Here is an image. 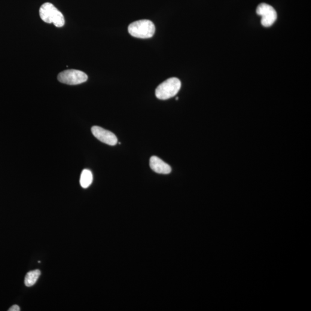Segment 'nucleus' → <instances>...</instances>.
I'll return each mask as SVG.
<instances>
[{
	"label": "nucleus",
	"mask_w": 311,
	"mask_h": 311,
	"mask_svg": "<svg viewBox=\"0 0 311 311\" xmlns=\"http://www.w3.org/2000/svg\"><path fill=\"white\" fill-rule=\"evenodd\" d=\"M257 14L262 17V25L265 27H269L275 23L277 19V14L275 10L271 5L262 3L258 6Z\"/></svg>",
	"instance_id": "nucleus-5"
},
{
	"label": "nucleus",
	"mask_w": 311,
	"mask_h": 311,
	"mask_svg": "<svg viewBox=\"0 0 311 311\" xmlns=\"http://www.w3.org/2000/svg\"><path fill=\"white\" fill-rule=\"evenodd\" d=\"M93 181V175L91 171L85 169L82 171L80 183L81 187L87 188L90 187Z\"/></svg>",
	"instance_id": "nucleus-9"
},
{
	"label": "nucleus",
	"mask_w": 311,
	"mask_h": 311,
	"mask_svg": "<svg viewBox=\"0 0 311 311\" xmlns=\"http://www.w3.org/2000/svg\"><path fill=\"white\" fill-rule=\"evenodd\" d=\"M41 19L47 23H53L57 27H62L65 24L63 15L49 2L45 3L39 10Z\"/></svg>",
	"instance_id": "nucleus-2"
},
{
	"label": "nucleus",
	"mask_w": 311,
	"mask_h": 311,
	"mask_svg": "<svg viewBox=\"0 0 311 311\" xmlns=\"http://www.w3.org/2000/svg\"><path fill=\"white\" fill-rule=\"evenodd\" d=\"M181 88V82L178 78L167 79L158 85L155 91L156 96L160 100H167L176 95Z\"/></svg>",
	"instance_id": "nucleus-3"
},
{
	"label": "nucleus",
	"mask_w": 311,
	"mask_h": 311,
	"mask_svg": "<svg viewBox=\"0 0 311 311\" xmlns=\"http://www.w3.org/2000/svg\"><path fill=\"white\" fill-rule=\"evenodd\" d=\"M57 78L63 84L78 85L86 82L88 76L83 72L78 70L70 69L61 72Z\"/></svg>",
	"instance_id": "nucleus-4"
},
{
	"label": "nucleus",
	"mask_w": 311,
	"mask_h": 311,
	"mask_svg": "<svg viewBox=\"0 0 311 311\" xmlns=\"http://www.w3.org/2000/svg\"><path fill=\"white\" fill-rule=\"evenodd\" d=\"M151 169L155 172L161 174H169L171 172V167L157 156H152L150 158Z\"/></svg>",
	"instance_id": "nucleus-7"
},
{
	"label": "nucleus",
	"mask_w": 311,
	"mask_h": 311,
	"mask_svg": "<svg viewBox=\"0 0 311 311\" xmlns=\"http://www.w3.org/2000/svg\"><path fill=\"white\" fill-rule=\"evenodd\" d=\"M9 311H20V308L17 306V305H14L13 306H12L10 309L8 310Z\"/></svg>",
	"instance_id": "nucleus-10"
},
{
	"label": "nucleus",
	"mask_w": 311,
	"mask_h": 311,
	"mask_svg": "<svg viewBox=\"0 0 311 311\" xmlns=\"http://www.w3.org/2000/svg\"><path fill=\"white\" fill-rule=\"evenodd\" d=\"M41 274V271L39 270L29 271L26 274L25 279H24V284L27 287H31V286L35 285L39 277H40Z\"/></svg>",
	"instance_id": "nucleus-8"
},
{
	"label": "nucleus",
	"mask_w": 311,
	"mask_h": 311,
	"mask_svg": "<svg viewBox=\"0 0 311 311\" xmlns=\"http://www.w3.org/2000/svg\"><path fill=\"white\" fill-rule=\"evenodd\" d=\"M128 31L133 37L141 39L151 38L155 32V26L149 20L136 21L128 27Z\"/></svg>",
	"instance_id": "nucleus-1"
},
{
	"label": "nucleus",
	"mask_w": 311,
	"mask_h": 311,
	"mask_svg": "<svg viewBox=\"0 0 311 311\" xmlns=\"http://www.w3.org/2000/svg\"><path fill=\"white\" fill-rule=\"evenodd\" d=\"M91 131H92L94 137L105 144L111 146H114L117 144V137L113 133L103 129L101 127L96 126H93Z\"/></svg>",
	"instance_id": "nucleus-6"
}]
</instances>
